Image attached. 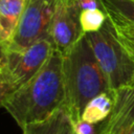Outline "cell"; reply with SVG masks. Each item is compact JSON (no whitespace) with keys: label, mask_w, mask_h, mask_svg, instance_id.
I'll return each mask as SVG.
<instances>
[{"label":"cell","mask_w":134,"mask_h":134,"mask_svg":"<svg viewBox=\"0 0 134 134\" xmlns=\"http://www.w3.org/2000/svg\"><path fill=\"white\" fill-rule=\"evenodd\" d=\"M66 93L63 73V54L55 47L43 67L23 86L9 93L2 107L21 129L41 121L65 107Z\"/></svg>","instance_id":"obj_1"},{"label":"cell","mask_w":134,"mask_h":134,"mask_svg":"<svg viewBox=\"0 0 134 134\" xmlns=\"http://www.w3.org/2000/svg\"><path fill=\"white\" fill-rule=\"evenodd\" d=\"M63 73L67 109L73 124L82 119L87 103L103 92H110L106 77L84 34L63 54Z\"/></svg>","instance_id":"obj_2"},{"label":"cell","mask_w":134,"mask_h":134,"mask_svg":"<svg viewBox=\"0 0 134 134\" xmlns=\"http://www.w3.org/2000/svg\"><path fill=\"white\" fill-rule=\"evenodd\" d=\"M94 57L106 77L110 92L134 83V61L122 46L111 21L107 17L104 26L86 34Z\"/></svg>","instance_id":"obj_3"},{"label":"cell","mask_w":134,"mask_h":134,"mask_svg":"<svg viewBox=\"0 0 134 134\" xmlns=\"http://www.w3.org/2000/svg\"><path fill=\"white\" fill-rule=\"evenodd\" d=\"M54 48L50 38H43L21 52H5L0 81L7 95L27 83L45 64Z\"/></svg>","instance_id":"obj_4"},{"label":"cell","mask_w":134,"mask_h":134,"mask_svg":"<svg viewBox=\"0 0 134 134\" xmlns=\"http://www.w3.org/2000/svg\"><path fill=\"white\" fill-rule=\"evenodd\" d=\"M57 4L58 0H27L13 37L3 45L5 52H21L38 40L49 38Z\"/></svg>","instance_id":"obj_5"},{"label":"cell","mask_w":134,"mask_h":134,"mask_svg":"<svg viewBox=\"0 0 134 134\" xmlns=\"http://www.w3.org/2000/svg\"><path fill=\"white\" fill-rule=\"evenodd\" d=\"M81 12L79 0H58L48 35L62 54H65L85 34L80 23Z\"/></svg>","instance_id":"obj_6"},{"label":"cell","mask_w":134,"mask_h":134,"mask_svg":"<svg viewBox=\"0 0 134 134\" xmlns=\"http://www.w3.org/2000/svg\"><path fill=\"white\" fill-rule=\"evenodd\" d=\"M113 107L100 122L97 134H130L134 125V86L127 85L110 92Z\"/></svg>","instance_id":"obj_7"},{"label":"cell","mask_w":134,"mask_h":134,"mask_svg":"<svg viewBox=\"0 0 134 134\" xmlns=\"http://www.w3.org/2000/svg\"><path fill=\"white\" fill-rule=\"evenodd\" d=\"M22 130L23 134H74L73 121L65 107L41 121L25 125Z\"/></svg>","instance_id":"obj_8"},{"label":"cell","mask_w":134,"mask_h":134,"mask_svg":"<svg viewBox=\"0 0 134 134\" xmlns=\"http://www.w3.org/2000/svg\"><path fill=\"white\" fill-rule=\"evenodd\" d=\"M27 0H0V42L5 45L13 37Z\"/></svg>","instance_id":"obj_9"},{"label":"cell","mask_w":134,"mask_h":134,"mask_svg":"<svg viewBox=\"0 0 134 134\" xmlns=\"http://www.w3.org/2000/svg\"><path fill=\"white\" fill-rule=\"evenodd\" d=\"M112 107V94L110 92L99 93L87 103L82 113V119L94 125L103 122L110 114Z\"/></svg>","instance_id":"obj_10"},{"label":"cell","mask_w":134,"mask_h":134,"mask_svg":"<svg viewBox=\"0 0 134 134\" xmlns=\"http://www.w3.org/2000/svg\"><path fill=\"white\" fill-rule=\"evenodd\" d=\"M112 22L134 25V0H97Z\"/></svg>","instance_id":"obj_11"},{"label":"cell","mask_w":134,"mask_h":134,"mask_svg":"<svg viewBox=\"0 0 134 134\" xmlns=\"http://www.w3.org/2000/svg\"><path fill=\"white\" fill-rule=\"evenodd\" d=\"M107 21V15L102 8L83 9L80 15V23L83 32H95L99 30Z\"/></svg>","instance_id":"obj_12"},{"label":"cell","mask_w":134,"mask_h":134,"mask_svg":"<svg viewBox=\"0 0 134 134\" xmlns=\"http://www.w3.org/2000/svg\"><path fill=\"white\" fill-rule=\"evenodd\" d=\"M112 25L115 29V32L118 38L128 40L132 43H134V25H129V24H121V23H116L112 22Z\"/></svg>","instance_id":"obj_13"},{"label":"cell","mask_w":134,"mask_h":134,"mask_svg":"<svg viewBox=\"0 0 134 134\" xmlns=\"http://www.w3.org/2000/svg\"><path fill=\"white\" fill-rule=\"evenodd\" d=\"M73 130L75 134H97V130L94 124L88 122L84 119H80L73 124Z\"/></svg>","instance_id":"obj_14"},{"label":"cell","mask_w":134,"mask_h":134,"mask_svg":"<svg viewBox=\"0 0 134 134\" xmlns=\"http://www.w3.org/2000/svg\"><path fill=\"white\" fill-rule=\"evenodd\" d=\"M81 9H96L100 8V4L97 0H79Z\"/></svg>","instance_id":"obj_15"},{"label":"cell","mask_w":134,"mask_h":134,"mask_svg":"<svg viewBox=\"0 0 134 134\" xmlns=\"http://www.w3.org/2000/svg\"><path fill=\"white\" fill-rule=\"evenodd\" d=\"M122 44V46L125 47V49L127 50V52L130 54V57L132 58V60L134 61V43L128 41V40H125V39H121V38H118Z\"/></svg>","instance_id":"obj_16"},{"label":"cell","mask_w":134,"mask_h":134,"mask_svg":"<svg viewBox=\"0 0 134 134\" xmlns=\"http://www.w3.org/2000/svg\"><path fill=\"white\" fill-rule=\"evenodd\" d=\"M5 62V49L2 43H0V67L2 68V66L4 65Z\"/></svg>","instance_id":"obj_17"},{"label":"cell","mask_w":134,"mask_h":134,"mask_svg":"<svg viewBox=\"0 0 134 134\" xmlns=\"http://www.w3.org/2000/svg\"><path fill=\"white\" fill-rule=\"evenodd\" d=\"M130 134H134V125H133V127H132V130H131Z\"/></svg>","instance_id":"obj_18"},{"label":"cell","mask_w":134,"mask_h":134,"mask_svg":"<svg viewBox=\"0 0 134 134\" xmlns=\"http://www.w3.org/2000/svg\"><path fill=\"white\" fill-rule=\"evenodd\" d=\"M0 71H1V67H0Z\"/></svg>","instance_id":"obj_19"},{"label":"cell","mask_w":134,"mask_h":134,"mask_svg":"<svg viewBox=\"0 0 134 134\" xmlns=\"http://www.w3.org/2000/svg\"><path fill=\"white\" fill-rule=\"evenodd\" d=\"M133 86H134V83H133Z\"/></svg>","instance_id":"obj_20"},{"label":"cell","mask_w":134,"mask_h":134,"mask_svg":"<svg viewBox=\"0 0 134 134\" xmlns=\"http://www.w3.org/2000/svg\"><path fill=\"white\" fill-rule=\"evenodd\" d=\"M0 43H1V42H0Z\"/></svg>","instance_id":"obj_21"},{"label":"cell","mask_w":134,"mask_h":134,"mask_svg":"<svg viewBox=\"0 0 134 134\" xmlns=\"http://www.w3.org/2000/svg\"><path fill=\"white\" fill-rule=\"evenodd\" d=\"M74 134H75V133H74Z\"/></svg>","instance_id":"obj_22"}]
</instances>
